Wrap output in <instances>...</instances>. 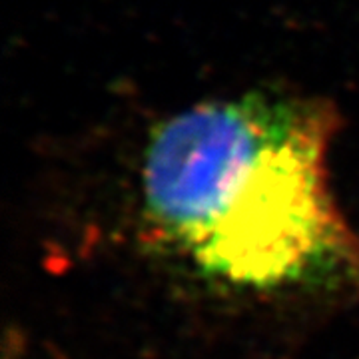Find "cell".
Instances as JSON below:
<instances>
[{
  "instance_id": "cell-1",
  "label": "cell",
  "mask_w": 359,
  "mask_h": 359,
  "mask_svg": "<svg viewBox=\"0 0 359 359\" xmlns=\"http://www.w3.org/2000/svg\"><path fill=\"white\" fill-rule=\"evenodd\" d=\"M321 100L245 94L168 118L150 136L146 216L218 282L278 290L355 273L359 244L335 205Z\"/></svg>"
}]
</instances>
